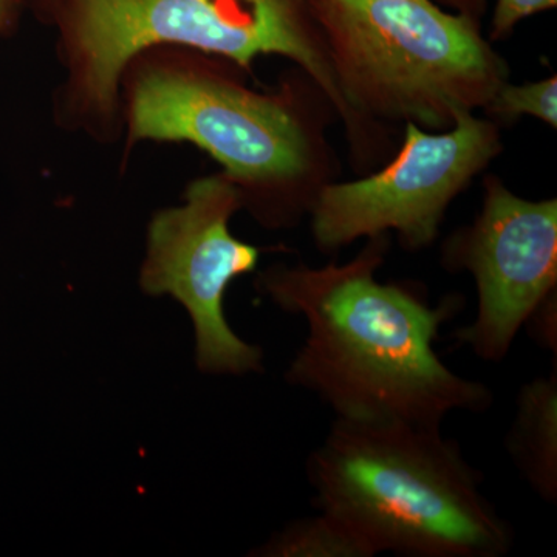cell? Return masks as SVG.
Wrapping results in <instances>:
<instances>
[{
  "label": "cell",
  "mask_w": 557,
  "mask_h": 557,
  "mask_svg": "<svg viewBox=\"0 0 557 557\" xmlns=\"http://www.w3.org/2000/svg\"><path fill=\"white\" fill-rule=\"evenodd\" d=\"M505 448L528 486L547 504L557 502V359L547 375L520 388Z\"/></svg>",
  "instance_id": "9"
},
{
  "label": "cell",
  "mask_w": 557,
  "mask_h": 557,
  "mask_svg": "<svg viewBox=\"0 0 557 557\" xmlns=\"http://www.w3.org/2000/svg\"><path fill=\"white\" fill-rule=\"evenodd\" d=\"M386 249L383 234L343 265L276 267L260 277V292L309 327L285 379L355 423L442 428L457 410L485 412L493 392L453 372L434 348L460 302L431 307L416 289L381 284Z\"/></svg>",
  "instance_id": "1"
},
{
  "label": "cell",
  "mask_w": 557,
  "mask_h": 557,
  "mask_svg": "<svg viewBox=\"0 0 557 557\" xmlns=\"http://www.w3.org/2000/svg\"><path fill=\"white\" fill-rule=\"evenodd\" d=\"M445 262L478 285V317L454 333L485 361L507 358L528 317L557 287V201L523 200L487 180L471 228L448 242Z\"/></svg>",
  "instance_id": "8"
},
{
  "label": "cell",
  "mask_w": 557,
  "mask_h": 557,
  "mask_svg": "<svg viewBox=\"0 0 557 557\" xmlns=\"http://www.w3.org/2000/svg\"><path fill=\"white\" fill-rule=\"evenodd\" d=\"M504 116L531 115L557 126V79L556 76L539 83L511 86L504 83L485 108Z\"/></svg>",
  "instance_id": "11"
},
{
  "label": "cell",
  "mask_w": 557,
  "mask_h": 557,
  "mask_svg": "<svg viewBox=\"0 0 557 557\" xmlns=\"http://www.w3.org/2000/svg\"><path fill=\"white\" fill-rule=\"evenodd\" d=\"M556 3L557 0H497L493 20L494 38L507 35L528 16L555 9Z\"/></svg>",
  "instance_id": "13"
},
{
  "label": "cell",
  "mask_w": 557,
  "mask_h": 557,
  "mask_svg": "<svg viewBox=\"0 0 557 557\" xmlns=\"http://www.w3.org/2000/svg\"><path fill=\"white\" fill-rule=\"evenodd\" d=\"M242 194L228 177L197 180L185 203L153 215L139 285L172 296L188 311L201 372L240 376L263 369V351L237 336L223 302L234 278L258 267L260 251L233 236L230 222Z\"/></svg>",
  "instance_id": "5"
},
{
  "label": "cell",
  "mask_w": 557,
  "mask_h": 557,
  "mask_svg": "<svg viewBox=\"0 0 557 557\" xmlns=\"http://www.w3.org/2000/svg\"><path fill=\"white\" fill-rule=\"evenodd\" d=\"M446 5L453 7L458 13L469 14L478 17L485 10V0H442Z\"/></svg>",
  "instance_id": "14"
},
{
  "label": "cell",
  "mask_w": 557,
  "mask_h": 557,
  "mask_svg": "<svg viewBox=\"0 0 557 557\" xmlns=\"http://www.w3.org/2000/svg\"><path fill=\"white\" fill-rule=\"evenodd\" d=\"M252 556L263 557H373L375 553L343 520L319 511L278 531Z\"/></svg>",
  "instance_id": "10"
},
{
  "label": "cell",
  "mask_w": 557,
  "mask_h": 557,
  "mask_svg": "<svg viewBox=\"0 0 557 557\" xmlns=\"http://www.w3.org/2000/svg\"><path fill=\"white\" fill-rule=\"evenodd\" d=\"M355 116L450 126L486 108L505 65L478 17L432 0H306Z\"/></svg>",
  "instance_id": "3"
},
{
  "label": "cell",
  "mask_w": 557,
  "mask_h": 557,
  "mask_svg": "<svg viewBox=\"0 0 557 557\" xmlns=\"http://www.w3.org/2000/svg\"><path fill=\"white\" fill-rule=\"evenodd\" d=\"M57 24L81 108L110 115L121 75L138 53L160 44L222 54L249 67L262 54L295 61L344 119L355 115L330 64L306 0H39Z\"/></svg>",
  "instance_id": "4"
},
{
  "label": "cell",
  "mask_w": 557,
  "mask_h": 557,
  "mask_svg": "<svg viewBox=\"0 0 557 557\" xmlns=\"http://www.w3.org/2000/svg\"><path fill=\"white\" fill-rule=\"evenodd\" d=\"M17 0H0V32L7 30L16 20Z\"/></svg>",
  "instance_id": "15"
},
{
  "label": "cell",
  "mask_w": 557,
  "mask_h": 557,
  "mask_svg": "<svg viewBox=\"0 0 557 557\" xmlns=\"http://www.w3.org/2000/svg\"><path fill=\"white\" fill-rule=\"evenodd\" d=\"M129 101L131 141L193 143L251 183L289 182L309 168V141L288 106L222 76L148 69Z\"/></svg>",
  "instance_id": "6"
},
{
  "label": "cell",
  "mask_w": 557,
  "mask_h": 557,
  "mask_svg": "<svg viewBox=\"0 0 557 557\" xmlns=\"http://www.w3.org/2000/svg\"><path fill=\"white\" fill-rule=\"evenodd\" d=\"M498 150L496 127L472 112L457 115L446 134H426L408 123L405 145L387 168L318 193L311 207L314 242L335 251L397 231L406 248H426L437 239L450 201Z\"/></svg>",
  "instance_id": "7"
},
{
  "label": "cell",
  "mask_w": 557,
  "mask_h": 557,
  "mask_svg": "<svg viewBox=\"0 0 557 557\" xmlns=\"http://www.w3.org/2000/svg\"><path fill=\"white\" fill-rule=\"evenodd\" d=\"M556 292L549 293L547 298L528 317L525 327L534 343L557 357V299Z\"/></svg>",
  "instance_id": "12"
},
{
  "label": "cell",
  "mask_w": 557,
  "mask_h": 557,
  "mask_svg": "<svg viewBox=\"0 0 557 557\" xmlns=\"http://www.w3.org/2000/svg\"><path fill=\"white\" fill-rule=\"evenodd\" d=\"M314 507L376 555L502 557L512 528L483 494V475L442 428L335 418L311 453Z\"/></svg>",
  "instance_id": "2"
}]
</instances>
